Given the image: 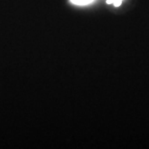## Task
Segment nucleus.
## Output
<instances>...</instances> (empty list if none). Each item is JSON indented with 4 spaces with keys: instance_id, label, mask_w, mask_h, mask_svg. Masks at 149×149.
I'll return each mask as SVG.
<instances>
[{
    "instance_id": "f257e3e1",
    "label": "nucleus",
    "mask_w": 149,
    "mask_h": 149,
    "mask_svg": "<svg viewBox=\"0 0 149 149\" xmlns=\"http://www.w3.org/2000/svg\"><path fill=\"white\" fill-rule=\"evenodd\" d=\"M94 0H70V2L72 3H74L75 5H87L92 3Z\"/></svg>"
},
{
    "instance_id": "f03ea898",
    "label": "nucleus",
    "mask_w": 149,
    "mask_h": 149,
    "mask_svg": "<svg viewBox=\"0 0 149 149\" xmlns=\"http://www.w3.org/2000/svg\"><path fill=\"white\" fill-rule=\"evenodd\" d=\"M122 1L123 0H107V3H109V4L113 3L115 7H118L121 4Z\"/></svg>"
}]
</instances>
